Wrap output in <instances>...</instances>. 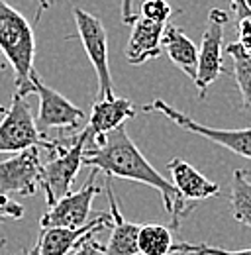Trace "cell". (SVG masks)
<instances>
[{"label": "cell", "instance_id": "cell-1", "mask_svg": "<svg viewBox=\"0 0 251 255\" xmlns=\"http://www.w3.org/2000/svg\"><path fill=\"white\" fill-rule=\"evenodd\" d=\"M85 165L102 171L110 179L116 177L124 181H133L159 191L163 208L169 214L173 230H177L181 226V220L187 218V214H190L192 210V206H188V202L175 189V185L169 183L145 159V155L127 135L126 126H120L104 137H93L87 147Z\"/></svg>", "mask_w": 251, "mask_h": 255}, {"label": "cell", "instance_id": "cell-2", "mask_svg": "<svg viewBox=\"0 0 251 255\" xmlns=\"http://www.w3.org/2000/svg\"><path fill=\"white\" fill-rule=\"evenodd\" d=\"M0 49L14 69V87L22 96L33 95L35 35L30 22L8 2L0 0Z\"/></svg>", "mask_w": 251, "mask_h": 255}, {"label": "cell", "instance_id": "cell-3", "mask_svg": "<svg viewBox=\"0 0 251 255\" xmlns=\"http://www.w3.org/2000/svg\"><path fill=\"white\" fill-rule=\"evenodd\" d=\"M75 135L45 139L37 129L26 96L14 93L0 122V153H20L28 147H43L49 153H59L73 141Z\"/></svg>", "mask_w": 251, "mask_h": 255}, {"label": "cell", "instance_id": "cell-4", "mask_svg": "<svg viewBox=\"0 0 251 255\" xmlns=\"http://www.w3.org/2000/svg\"><path fill=\"white\" fill-rule=\"evenodd\" d=\"M91 128H83L73 141L59 153H49V161L43 165L41 175V191L45 192V200L51 206L55 200H59L67 192H71V187L85 165L87 147L93 139Z\"/></svg>", "mask_w": 251, "mask_h": 255}, {"label": "cell", "instance_id": "cell-5", "mask_svg": "<svg viewBox=\"0 0 251 255\" xmlns=\"http://www.w3.org/2000/svg\"><path fill=\"white\" fill-rule=\"evenodd\" d=\"M33 95L39 96L35 124L45 139H49V131H57V137H69L81 131L87 114L61 93L45 85L37 75L33 77Z\"/></svg>", "mask_w": 251, "mask_h": 255}, {"label": "cell", "instance_id": "cell-6", "mask_svg": "<svg viewBox=\"0 0 251 255\" xmlns=\"http://www.w3.org/2000/svg\"><path fill=\"white\" fill-rule=\"evenodd\" d=\"M73 18L77 26V35L96 71L98 98H114L116 93H114V83H112L110 65H108V35L102 20L79 6L73 8Z\"/></svg>", "mask_w": 251, "mask_h": 255}, {"label": "cell", "instance_id": "cell-7", "mask_svg": "<svg viewBox=\"0 0 251 255\" xmlns=\"http://www.w3.org/2000/svg\"><path fill=\"white\" fill-rule=\"evenodd\" d=\"M143 112H159L165 118H169L173 124H177L179 128L187 129L190 133L202 135L208 141H214L222 147L230 149L232 153L246 157L251 161V128H242V129H220V128H210L204 126L196 120H192L190 116L183 114L181 110H177L175 106L167 104L165 100L157 98L153 102L143 106Z\"/></svg>", "mask_w": 251, "mask_h": 255}, {"label": "cell", "instance_id": "cell-8", "mask_svg": "<svg viewBox=\"0 0 251 255\" xmlns=\"http://www.w3.org/2000/svg\"><path fill=\"white\" fill-rule=\"evenodd\" d=\"M100 171L93 169L81 191L67 192L55 200L49 210L41 216V228H83L93 220V200L100 194L102 187L96 185V175Z\"/></svg>", "mask_w": 251, "mask_h": 255}, {"label": "cell", "instance_id": "cell-9", "mask_svg": "<svg viewBox=\"0 0 251 255\" xmlns=\"http://www.w3.org/2000/svg\"><path fill=\"white\" fill-rule=\"evenodd\" d=\"M228 22H230L228 12L218 8H212L208 12L206 30L202 33V41L198 49V71L194 79L200 98H204L208 87L222 73H226L224 59H222V43H224V28L228 26Z\"/></svg>", "mask_w": 251, "mask_h": 255}, {"label": "cell", "instance_id": "cell-10", "mask_svg": "<svg viewBox=\"0 0 251 255\" xmlns=\"http://www.w3.org/2000/svg\"><path fill=\"white\" fill-rule=\"evenodd\" d=\"M41 147H28L14 157L0 161V192L2 194H20L33 196L41 189Z\"/></svg>", "mask_w": 251, "mask_h": 255}, {"label": "cell", "instance_id": "cell-11", "mask_svg": "<svg viewBox=\"0 0 251 255\" xmlns=\"http://www.w3.org/2000/svg\"><path fill=\"white\" fill-rule=\"evenodd\" d=\"M112 228V214L98 212L83 228H41L37 242L26 255H71L89 236Z\"/></svg>", "mask_w": 251, "mask_h": 255}, {"label": "cell", "instance_id": "cell-12", "mask_svg": "<svg viewBox=\"0 0 251 255\" xmlns=\"http://www.w3.org/2000/svg\"><path fill=\"white\" fill-rule=\"evenodd\" d=\"M167 24H159L149 18H135L131 33L126 43V61L129 65H141L157 59L163 53V32Z\"/></svg>", "mask_w": 251, "mask_h": 255}, {"label": "cell", "instance_id": "cell-13", "mask_svg": "<svg viewBox=\"0 0 251 255\" xmlns=\"http://www.w3.org/2000/svg\"><path fill=\"white\" fill-rule=\"evenodd\" d=\"M104 191L108 196L110 204V214H112V228H110V240L104 246V255H139L137 248V236H139V224L124 220L120 206L116 202V196L112 191V181L106 177Z\"/></svg>", "mask_w": 251, "mask_h": 255}, {"label": "cell", "instance_id": "cell-14", "mask_svg": "<svg viewBox=\"0 0 251 255\" xmlns=\"http://www.w3.org/2000/svg\"><path fill=\"white\" fill-rule=\"evenodd\" d=\"M167 169L171 173V183L187 202H200L216 196L220 192V187L216 183L206 179L198 169H194L187 161L175 157L167 163Z\"/></svg>", "mask_w": 251, "mask_h": 255}, {"label": "cell", "instance_id": "cell-15", "mask_svg": "<svg viewBox=\"0 0 251 255\" xmlns=\"http://www.w3.org/2000/svg\"><path fill=\"white\" fill-rule=\"evenodd\" d=\"M135 116V108L127 98H98L93 104L89 128L94 137H104L110 131L126 126L127 120Z\"/></svg>", "mask_w": 251, "mask_h": 255}, {"label": "cell", "instance_id": "cell-16", "mask_svg": "<svg viewBox=\"0 0 251 255\" xmlns=\"http://www.w3.org/2000/svg\"><path fill=\"white\" fill-rule=\"evenodd\" d=\"M163 49L173 65H177L192 81L198 71V47L179 26H165L163 32Z\"/></svg>", "mask_w": 251, "mask_h": 255}, {"label": "cell", "instance_id": "cell-17", "mask_svg": "<svg viewBox=\"0 0 251 255\" xmlns=\"http://www.w3.org/2000/svg\"><path fill=\"white\" fill-rule=\"evenodd\" d=\"M173 234L167 226L145 224L139 228L137 248L139 255H169L173 254Z\"/></svg>", "mask_w": 251, "mask_h": 255}, {"label": "cell", "instance_id": "cell-18", "mask_svg": "<svg viewBox=\"0 0 251 255\" xmlns=\"http://www.w3.org/2000/svg\"><path fill=\"white\" fill-rule=\"evenodd\" d=\"M230 204L234 218L240 224L251 228V181L242 169H236L232 175Z\"/></svg>", "mask_w": 251, "mask_h": 255}, {"label": "cell", "instance_id": "cell-19", "mask_svg": "<svg viewBox=\"0 0 251 255\" xmlns=\"http://www.w3.org/2000/svg\"><path fill=\"white\" fill-rule=\"evenodd\" d=\"M226 51L234 59V77L242 93V106L251 112V53L244 49L240 41L230 43Z\"/></svg>", "mask_w": 251, "mask_h": 255}, {"label": "cell", "instance_id": "cell-20", "mask_svg": "<svg viewBox=\"0 0 251 255\" xmlns=\"http://www.w3.org/2000/svg\"><path fill=\"white\" fill-rule=\"evenodd\" d=\"M238 18V41L251 53V0H230Z\"/></svg>", "mask_w": 251, "mask_h": 255}, {"label": "cell", "instance_id": "cell-21", "mask_svg": "<svg viewBox=\"0 0 251 255\" xmlns=\"http://www.w3.org/2000/svg\"><path fill=\"white\" fill-rule=\"evenodd\" d=\"M173 254H185V255H251V248L246 250H226L218 246H210V244H175L173 246Z\"/></svg>", "mask_w": 251, "mask_h": 255}, {"label": "cell", "instance_id": "cell-22", "mask_svg": "<svg viewBox=\"0 0 251 255\" xmlns=\"http://www.w3.org/2000/svg\"><path fill=\"white\" fill-rule=\"evenodd\" d=\"M141 16L159 24H167V20L173 16V8L167 0H145L141 4Z\"/></svg>", "mask_w": 251, "mask_h": 255}, {"label": "cell", "instance_id": "cell-23", "mask_svg": "<svg viewBox=\"0 0 251 255\" xmlns=\"http://www.w3.org/2000/svg\"><path fill=\"white\" fill-rule=\"evenodd\" d=\"M24 206L18 204L16 200H10L8 194L0 192V224L8 222V220H20L24 216Z\"/></svg>", "mask_w": 251, "mask_h": 255}, {"label": "cell", "instance_id": "cell-24", "mask_svg": "<svg viewBox=\"0 0 251 255\" xmlns=\"http://www.w3.org/2000/svg\"><path fill=\"white\" fill-rule=\"evenodd\" d=\"M71 255H104V246L96 242L93 236H89Z\"/></svg>", "mask_w": 251, "mask_h": 255}, {"label": "cell", "instance_id": "cell-25", "mask_svg": "<svg viewBox=\"0 0 251 255\" xmlns=\"http://www.w3.org/2000/svg\"><path fill=\"white\" fill-rule=\"evenodd\" d=\"M120 12H122V22L127 24V26H131L135 22V18H137L135 12H133V0H122Z\"/></svg>", "mask_w": 251, "mask_h": 255}, {"label": "cell", "instance_id": "cell-26", "mask_svg": "<svg viewBox=\"0 0 251 255\" xmlns=\"http://www.w3.org/2000/svg\"><path fill=\"white\" fill-rule=\"evenodd\" d=\"M37 6H39V12H37V18H39L43 10H47V8H51V0H37Z\"/></svg>", "mask_w": 251, "mask_h": 255}, {"label": "cell", "instance_id": "cell-27", "mask_svg": "<svg viewBox=\"0 0 251 255\" xmlns=\"http://www.w3.org/2000/svg\"><path fill=\"white\" fill-rule=\"evenodd\" d=\"M4 244H6V242H4V240H2V242H0V250H2V248H4Z\"/></svg>", "mask_w": 251, "mask_h": 255}, {"label": "cell", "instance_id": "cell-28", "mask_svg": "<svg viewBox=\"0 0 251 255\" xmlns=\"http://www.w3.org/2000/svg\"><path fill=\"white\" fill-rule=\"evenodd\" d=\"M2 67H4V61H2V59H0V69H2Z\"/></svg>", "mask_w": 251, "mask_h": 255}, {"label": "cell", "instance_id": "cell-29", "mask_svg": "<svg viewBox=\"0 0 251 255\" xmlns=\"http://www.w3.org/2000/svg\"><path fill=\"white\" fill-rule=\"evenodd\" d=\"M175 255H185V254H175Z\"/></svg>", "mask_w": 251, "mask_h": 255}]
</instances>
